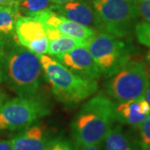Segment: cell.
Listing matches in <instances>:
<instances>
[{"mask_svg": "<svg viewBox=\"0 0 150 150\" xmlns=\"http://www.w3.org/2000/svg\"><path fill=\"white\" fill-rule=\"evenodd\" d=\"M115 105L110 98L102 93L87 101L71 124L75 145L103 144L115 121Z\"/></svg>", "mask_w": 150, "mask_h": 150, "instance_id": "1", "label": "cell"}, {"mask_svg": "<svg viewBox=\"0 0 150 150\" xmlns=\"http://www.w3.org/2000/svg\"><path fill=\"white\" fill-rule=\"evenodd\" d=\"M43 74L60 102L74 105L93 96L98 88L97 80L83 79L51 56H39Z\"/></svg>", "mask_w": 150, "mask_h": 150, "instance_id": "2", "label": "cell"}, {"mask_svg": "<svg viewBox=\"0 0 150 150\" xmlns=\"http://www.w3.org/2000/svg\"><path fill=\"white\" fill-rule=\"evenodd\" d=\"M5 80L20 97L33 98L41 85L43 72L39 56L23 47L4 55Z\"/></svg>", "mask_w": 150, "mask_h": 150, "instance_id": "3", "label": "cell"}, {"mask_svg": "<svg viewBox=\"0 0 150 150\" xmlns=\"http://www.w3.org/2000/svg\"><path fill=\"white\" fill-rule=\"evenodd\" d=\"M149 79L147 65L143 61L130 59L108 78L105 91L118 103L139 99L144 96Z\"/></svg>", "mask_w": 150, "mask_h": 150, "instance_id": "4", "label": "cell"}, {"mask_svg": "<svg viewBox=\"0 0 150 150\" xmlns=\"http://www.w3.org/2000/svg\"><path fill=\"white\" fill-rule=\"evenodd\" d=\"M91 4L102 30L120 38L129 36L140 18L137 0H91Z\"/></svg>", "mask_w": 150, "mask_h": 150, "instance_id": "5", "label": "cell"}, {"mask_svg": "<svg viewBox=\"0 0 150 150\" xmlns=\"http://www.w3.org/2000/svg\"><path fill=\"white\" fill-rule=\"evenodd\" d=\"M49 113V109L36 97H18L0 104V134L23 130Z\"/></svg>", "mask_w": 150, "mask_h": 150, "instance_id": "6", "label": "cell"}, {"mask_svg": "<svg viewBox=\"0 0 150 150\" xmlns=\"http://www.w3.org/2000/svg\"><path fill=\"white\" fill-rule=\"evenodd\" d=\"M87 48L107 79L131 59V50L126 43L106 32L96 33L88 40Z\"/></svg>", "mask_w": 150, "mask_h": 150, "instance_id": "7", "label": "cell"}, {"mask_svg": "<svg viewBox=\"0 0 150 150\" xmlns=\"http://www.w3.org/2000/svg\"><path fill=\"white\" fill-rule=\"evenodd\" d=\"M14 33L22 47L38 56L47 54L49 40L43 23L32 17L20 16L17 19Z\"/></svg>", "mask_w": 150, "mask_h": 150, "instance_id": "8", "label": "cell"}, {"mask_svg": "<svg viewBox=\"0 0 150 150\" xmlns=\"http://www.w3.org/2000/svg\"><path fill=\"white\" fill-rule=\"evenodd\" d=\"M55 59L83 79L98 80L102 75L87 47L74 48L69 52L55 56Z\"/></svg>", "mask_w": 150, "mask_h": 150, "instance_id": "9", "label": "cell"}, {"mask_svg": "<svg viewBox=\"0 0 150 150\" xmlns=\"http://www.w3.org/2000/svg\"><path fill=\"white\" fill-rule=\"evenodd\" d=\"M28 17L36 18L38 21L43 23L45 26L54 28L62 35L68 37L88 41L97 33L96 31L91 28L85 27L77 23L70 21L53 10L38 12Z\"/></svg>", "mask_w": 150, "mask_h": 150, "instance_id": "10", "label": "cell"}, {"mask_svg": "<svg viewBox=\"0 0 150 150\" xmlns=\"http://www.w3.org/2000/svg\"><path fill=\"white\" fill-rule=\"evenodd\" d=\"M53 11L70 21L80 25L102 30L101 22L92 4L82 0H74L63 5H56Z\"/></svg>", "mask_w": 150, "mask_h": 150, "instance_id": "11", "label": "cell"}, {"mask_svg": "<svg viewBox=\"0 0 150 150\" xmlns=\"http://www.w3.org/2000/svg\"><path fill=\"white\" fill-rule=\"evenodd\" d=\"M150 113V105L144 98L115 105V121L134 128H139Z\"/></svg>", "mask_w": 150, "mask_h": 150, "instance_id": "12", "label": "cell"}, {"mask_svg": "<svg viewBox=\"0 0 150 150\" xmlns=\"http://www.w3.org/2000/svg\"><path fill=\"white\" fill-rule=\"evenodd\" d=\"M9 141L13 150H43L49 139L42 125L33 124L14 135Z\"/></svg>", "mask_w": 150, "mask_h": 150, "instance_id": "13", "label": "cell"}, {"mask_svg": "<svg viewBox=\"0 0 150 150\" xmlns=\"http://www.w3.org/2000/svg\"><path fill=\"white\" fill-rule=\"evenodd\" d=\"M103 150H139L120 126H112L103 142Z\"/></svg>", "mask_w": 150, "mask_h": 150, "instance_id": "14", "label": "cell"}, {"mask_svg": "<svg viewBox=\"0 0 150 150\" xmlns=\"http://www.w3.org/2000/svg\"><path fill=\"white\" fill-rule=\"evenodd\" d=\"M88 41L83 39L60 35L55 39L50 40L48 43V53L49 56H57L69 52L72 49L79 47H87Z\"/></svg>", "mask_w": 150, "mask_h": 150, "instance_id": "15", "label": "cell"}, {"mask_svg": "<svg viewBox=\"0 0 150 150\" xmlns=\"http://www.w3.org/2000/svg\"><path fill=\"white\" fill-rule=\"evenodd\" d=\"M22 16L17 4L12 6L0 7V36H10L14 33L17 19Z\"/></svg>", "mask_w": 150, "mask_h": 150, "instance_id": "16", "label": "cell"}, {"mask_svg": "<svg viewBox=\"0 0 150 150\" xmlns=\"http://www.w3.org/2000/svg\"><path fill=\"white\" fill-rule=\"evenodd\" d=\"M17 7L22 16H29L45 10H54L56 5L51 0H22L17 3Z\"/></svg>", "mask_w": 150, "mask_h": 150, "instance_id": "17", "label": "cell"}, {"mask_svg": "<svg viewBox=\"0 0 150 150\" xmlns=\"http://www.w3.org/2000/svg\"><path fill=\"white\" fill-rule=\"evenodd\" d=\"M134 33L138 41L150 48V22H138L134 27Z\"/></svg>", "mask_w": 150, "mask_h": 150, "instance_id": "18", "label": "cell"}, {"mask_svg": "<svg viewBox=\"0 0 150 150\" xmlns=\"http://www.w3.org/2000/svg\"><path fill=\"white\" fill-rule=\"evenodd\" d=\"M139 146L142 150H150V113L139 126Z\"/></svg>", "mask_w": 150, "mask_h": 150, "instance_id": "19", "label": "cell"}, {"mask_svg": "<svg viewBox=\"0 0 150 150\" xmlns=\"http://www.w3.org/2000/svg\"><path fill=\"white\" fill-rule=\"evenodd\" d=\"M43 150H76V145L64 139L49 140Z\"/></svg>", "mask_w": 150, "mask_h": 150, "instance_id": "20", "label": "cell"}, {"mask_svg": "<svg viewBox=\"0 0 150 150\" xmlns=\"http://www.w3.org/2000/svg\"><path fill=\"white\" fill-rule=\"evenodd\" d=\"M137 4L139 17L144 21L150 22V0H137Z\"/></svg>", "mask_w": 150, "mask_h": 150, "instance_id": "21", "label": "cell"}, {"mask_svg": "<svg viewBox=\"0 0 150 150\" xmlns=\"http://www.w3.org/2000/svg\"><path fill=\"white\" fill-rule=\"evenodd\" d=\"M76 150H103V144H100L87 145V146L76 145Z\"/></svg>", "mask_w": 150, "mask_h": 150, "instance_id": "22", "label": "cell"}, {"mask_svg": "<svg viewBox=\"0 0 150 150\" xmlns=\"http://www.w3.org/2000/svg\"><path fill=\"white\" fill-rule=\"evenodd\" d=\"M5 80L4 70V54H0V83Z\"/></svg>", "mask_w": 150, "mask_h": 150, "instance_id": "23", "label": "cell"}, {"mask_svg": "<svg viewBox=\"0 0 150 150\" xmlns=\"http://www.w3.org/2000/svg\"><path fill=\"white\" fill-rule=\"evenodd\" d=\"M0 150H13L10 141L0 139Z\"/></svg>", "mask_w": 150, "mask_h": 150, "instance_id": "24", "label": "cell"}, {"mask_svg": "<svg viewBox=\"0 0 150 150\" xmlns=\"http://www.w3.org/2000/svg\"><path fill=\"white\" fill-rule=\"evenodd\" d=\"M146 101L149 103V104L150 105V71H149V84H148V87L146 88V91H145L144 96Z\"/></svg>", "mask_w": 150, "mask_h": 150, "instance_id": "25", "label": "cell"}, {"mask_svg": "<svg viewBox=\"0 0 150 150\" xmlns=\"http://www.w3.org/2000/svg\"><path fill=\"white\" fill-rule=\"evenodd\" d=\"M17 3L16 0H0V6H12L16 4Z\"/></svg>", "mask_w": 150, "mask_h": 150, "instance_id": "26", "label": "cell"}, {"mask_svg": "<svg viewBox=\"0 0 150 150\" xmlns=\"http://www.w3.org/2000/svg\"><path fill=\"white\" fill-rule=\"evenodd\" d=\"M72 1H74V0H51V2L55 5H63V4H65L72 2Z\"/></svg>", "mask_w": 150, "mask_h": 150, "instance_id": "27", "label": "cell"}, {"mask_svg": "<svg viewBox=\"0 0 150 150\" xmlns=\"http://www.w3.org/2000/svg\"><path fill=\"white\" fill-rule=\"evenodd\" d=\"M3 46H4V41H3V38L0 36V54L2 53V49H3Z\"/></svg>", "mask_w": 150, "mask_h": 150, "instance_id": "28", "label": "cell"}, {"mask_svg": "<svg viewBox=\"0 0 150 150\" xmlns=\"http://www.w3.org/2000/svg\"><path fill=\"white\" fill-rule=\"evenodd\" d=\"M146 60H147V62L150 64V50L146 54Z\"/></svg>", "mask_w": 150, "mask_h": 150, "instance_id": "29", "label": "cell"}, {"mask_svg": "<svg viewBox=\"0 0 150 150\" xmlns=\"http://www.w3.org/2000/svg\"><path fill=\"white\" fill-rule=\"evenodd\" d=\"M4 95L0 93V104L4 102Z\"/></svg>", "mask_w": 150, "mask_h": 150, "instance_id": "30", "label": "cell"}, {"mask_svg": "<svg viewBox=\"0 0 150 150\" xmlns=\"http://www.w3.org/2000/svg\"><path fill=\"white\" fill-rule=\"evenodd\" d=\"M17 2H18V1H22V0H16Z\"/></svg>", "mask_w": 150, "mask_h": 150, "instance_id": "31", "label": "cell"}, {"mask_svg": "<svg viewBox=\"0 0 150 150\" xmlns=\"http://www.w3.org/2000/svg\"><path fill=\"white\" fill-rule=\"evenodd\" d=\"M0 7H1V6H0Z\"/></svg>", "mask_w": 150, "mask_h": 150, "instance_id": "32", "label": "cell"}]
</instances>
